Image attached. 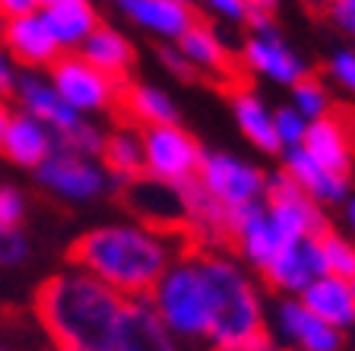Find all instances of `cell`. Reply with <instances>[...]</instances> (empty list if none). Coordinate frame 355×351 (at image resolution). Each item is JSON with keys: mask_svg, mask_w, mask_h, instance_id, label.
<instances>
[{"mask_svg": "<svg viewBox=\"0 0 355 351\" xmlns=\"http://www.w3.org/2000/svg\"><path fill=\"white\" fill-rule=\"evenodd\" d=\"M80 57L96 66L98 73L111 76L118 82H127V76L133 70V60H137V48L130 44V38L124 32L98 22L92 29V35L80 44Z\"/></svg>", "mask_w": 355, "mask_h": 351, "instance_id": "obj_25", "label": "cell"}, {"mask_svg": "<svg viewBox=\"0 0 355 351\" xmlns=\"http://www.w3.org/2000/svg\"><path fill=\"white\" fill-rule=\"evenodd\" d=\"M22 215H26V197L10 183H0V225L19 228Z\"/></svg>", "mask_w": 355, "mask_h": 351, "instance_id": "obj_36", "label": "cell"}, {"mask_svg": "<svg viewBox=\"0 0 355 351\" xmlns=\"http://www.w3.org/2000/svg\"><path fill=\"white\" fill-rule=\"evenodd\" d=\"M343 222H346L349 237H355V190L349 193V199L343 203Z\"/></svg>", "mask_w": 355, "mask_h": 351, "instance_id": "obj_43", "label": "cell"}, {"mask_svg": "<svg viewBox=\"0 0 355 351\" xmlns=\"http://www.w3.org/2000/svg\"><path fill=\"white\" fill-rule=\"evenodd\" d=\"M327 80L336 89H343L346 96L355 98V44H346V48H336V51L327 57L324 64Z\"/></svg>", "mask_w": 355, "mask_h": 351, "instance_id": "obj_33", "label": "cell"}, {"mask_svg": "<svg viewBox=\"0 0 355 351\" xmlns=\"http://www.w3.org/2000/svg\"><path fill=\"white\" fill-rule=\"evenodd\" d=\"M191 7H200L207 16L229 22V26H244V22H248L244 0H191Z\"/></svg>", "mask_w": 355, "mask_h": 351, "instance_id": "obj_35", "label": "cell"}, {"mask_svg": "<svg viewBox=\"0 0 355 351\" xmlns=\"http://www.w3.org/2000/svg\"><path fill=\"white\" fill-rule=\"evenodd\" d=\"M282 237L273 228V222L266 219L263 203L244 206L232 213V237H229V250L241 260L251 272H260L276 253L282 250Z\"/></svg>", "mask_w": 355, "mask_h": 351, "instance_id": "obj_13", "label": "cell"}, {"mask_svg": "<svg viewBox=\"0 0 355 351\" xmlns=\"http://www.w3.org/2000/svg\"><path fill=\"white\" fill-rule=\"evenodd\" d=\"M26 256H29V241H26V234H22L19 228L0 225V269L19 266Z\"/></svg>", "mask_w": 355, "mask_h": 351, "instance_id": "obj_34", "label": "cell"}, {"mask_svg": "<svg viewBox=\"0 0 355 351\" xmlns=\"http://www.w3.org/2000/svg\"><path fill=\"white\" fill-rule=\"evenodd\" d=\"M0 351H22V348H19V345H13V342H10V339H3V336H0Z\"/></svg>", "mask_w": 355, "mask_h": 351, "instance_id": "obj_46", "label": "cell"}, {"mask_svg": "<svg viewBox=\"0 0 355 351\" xmlns=\"http://www.w3.org/2000/svg\"><path fill=\"white\" fill-rule=\"evenodd\" d=\"M114 3L137 29L162 38L165 44H175L197 22L191 3H175V0H114Z\"/></svg>", "mask_w": 355, "mask_h": 351, "instance_id": "obj_21", "label": "cell"}, {"mask_svg": "<svg viewBox=\"0 0 355 351\" xmlns=\"http://www.w3.org/2000/svg\"><path fill=\"white\" fill-rule=\"evenodd\" d=\"M42 19L48 22L51 35L58 38L60 51H73L92 35L98 26V13L89 0H42Z\"/></svg>", "mask_w": 355, "mask_h": 351, "instance_id": "obj_27", "label": "cell"}, {"mask_svg": "<svg viewBox=\"0 0 355 351\" xmlns=\"http://www.w3.org/2000/svg\"><path fill=\"white\" fill-rule=\"evenodd\" d=\"M10 120H13V108H10L7 102H0V139H3V133H7Z\"/></svg>", "mask_w": 355, "mask_h": 351, "instance_id": "obj_44", "label": "cell"}, {"mask_svg": "<svg viewBox=\"0 0 355 351\" xmlns=\"http://www.w3.org/2000/svg\"><path fill=\"white\" fill-rule=\"evenodd\" d=\"M118 111L124 114L127 124L140 127V130H146V127H162V124H178V117H181L171 92H165V89L155 86V82H130V80L121 89Z\"/></svg>", "mask_w": 355, "mask_h": 351, "instance_id": "obj_23", "label": "cell"}, {"mask_svg": "<svg viewBox=\"0 0 355 351\" xmlns=\"http://www.w3.org/2000/svg\"><path fill=\"white\" fill-rule=\"evenodd\" d=\"M266 332L286 351H346V336L314 316L298 298H273Z\"/></svg>", "mask_w": 355, "mask_h": 351, "instance_id": "obj_10", "label": "cell"}, {"mask_svg": "<svg viewBox=\"0 0 355 351\" xmlns=\"http://www.w3.org/2000/svg\"><path fill=\"white\" fill-rule=\"evenodd\" d=\"M302 7H308V10H314V13H327V7H330L333 0H298Z\"/></svg>", "mask_w": 355, "mask_h": 351, "instance_id": "obj_45", "label": "cell"}, {"mask_svg": "<svg viewBox=\"0 0 355 351\" xmlns=\"http://www.w3.org/2000/svg\"><path fill=\"white\" fill-rule=\"evenodd\" d=\"M35 181L42 183L51 197H60L67 203H92L102 193L111 190V177L98 159H83V155L54 149L48 159L35 168Z\"/></svg>", "mask_w": 355, "mask_h": 351, "instance_id": "obj_11", "label": "cell"}, {"mask_svg": "<svg viewBox=\"0 0 355 351\" xmlns=\"http://www.w3.org/2000/svg\"><path fill=\"white\" fill-rule=\"evenodd\" d=\"M16 82H19V70H16V60L10 57V51L0 44V102L3 98L16 96Z\"/></svg>", "mask_w": 355, "mask_h": 351, "instance_id": "obj_39", "label": "cell"}, {"mask_svg": "<svg viewBox=\"0 0 355 351\" xmlns=\"http://www.w3.org/2000/svg\"><path fill=\"white\" fill-rule=\"evenodd\" d=\"M105 139H108V133H105L98 124H92V120L83 117L76 127H70V130L60 133V136H54V149H64V152L83 155V159H98L102 161Z\"/></svg>", "mask_w": 355, "mask_h": 351, "instance_id": "obj_31", "label": "cell"}, {"mask_svg": "<svg viewBox=\"0 0 355 351\" xmlns=\"http://www.w3.org/2000/svg\"><path fill=\"white\" fill-rule=\"evenodd\" d=\"M257 276L266 291H273V298H302L308 285H314L320 276H327L318 237L282 244V250Z\"/></svg>", "mask_w": 355, "mask_h": 351, "instance_id": "obj_12", "label": "cell"}, {"mask_svg": "<svg viewBox=\"0 0 355 351\" xmlns=\"http://www.w3.org/2000/svg\"><path fill=\"white\" fill-rule=\"evenodd\" d=\"M16 98H19V105H22V114L35 117L38 124H44L54 136L67 133L70 127H76L83 120V117L54 92L51 82L42 80L38 73H19Z\"/></svg>", "mask_w": 355, "mask_h": 351, "instance_id": "obj_22", "label": "cell"}, {"mask_svg": "<svg viewBox=\"0 0 355 351\" xmlns=\"http://www.w3.org/2000/svg\"><path fill=\"white\" fill-rule=\"evenodd\" d=\"M159 60H162V66L171 76H178V80H197V70L187 64L184 54L178 51V44H162V48H159Z\"/></svg>", "mask_w": 355, "mask_h": 351, "instance_id": "obj_38", "label": "cell"}, {"mask_svg": "<svg viewBox=\"0 0 355 351\" xmlns=\"http://www.w3.org/2000/svg\"><path fill=\"white\" fill-rule=\"evenodd\" d=\"M187 247L181 231H162L137 219L108 222L76 237L70 266L96 276L121 298H149L155 282Z\"/></svg>", "mask_w": 355, "mask_h": 351, "instance_id": "obj_1", "label": "cell"}, {"mask_svg": "<svg viewBox=\"0 0 355 351\" xmlns=\"http://www.w3.org/2000/svg\"><path fill=\"white\" fill-rule=\"evenodd\" d=\"M124 300L96 276L67 266L35 291V320L54 351H114Z\"/></svg>", "mask_w": 355, "mask_h": 351, "instance_id": "obj_2", "label": "cell"}, {"mask_svg": "<svg viewBox=\"0 0 355 351\" xmlns=\"http://www.w3.org/2000/svg\"><path fill=\"white\" fill-rule=\"evenodd\" d=\"M207 149L181 124H162L143 130V174L168 187H184L197 181L200 161Z\"/></svg>", "mask_w": 355, "mask_h": 351, "instance_id": "obj_6", "label": "cell"}, {"mask_svg": "<svg viewBox=\"0 0 355 351\" xmlns=\"http://www.w3.org/2000/svg\"><path fill=\"white\" fill-rule=\"evenodd\" d=\"M102 165L111 177V190H124L133 177L143 174V130L121 120L118 130L105 139Z\"/></svg>", "mask_w": 355, "mask_h": 351, "instance_id": "obj_28", "label": "cell"}, {"mask_svg": "<svg viewBox=\"0 0 355 351\" xmlns=\"http://www.w3.org/2000/svg\"><path fill=\"white\" fill-rule=\"evenodd\" d=\"M175 3H191V0H175Z\"/></svg>", "mask_w": 355, "mask_h": 351, "instance_id": "obj_47", "label": "cell"}, {"mask_svg": "<svg viewBox=\"0 0 355 351\" xmlns=\"http://www.w3.org/2000/svg\"><path fill=\"white\" fill-rule=\"evenodd\" d=\"M42 10V0H0V16L16 19V16H32Z\"/></svg>", "mask_w": 355, "mask_h": 351, "instance_id": "obj_41", "label": "cell"}, {"mask_svg": "<svg viewBox=\"0 0 355 351\" xmlns=\"http://www.w3.org/2000/svg\"><path fill=\"white\" fill-rule=\"evenodd\" d=\"M288 105H292L298 114L308 117L311 124L336 111V102H333L330 86H327L320 76H314V73L304 76L302 82H295V86L288 89Z\"/></svg>", "mask_w": 355, "mask_h": 351, "instance_id": "obj_29", "label": "cell"}, {"mask_svg": "<svg viewBox=\"0 0 355 351\" xmlns=\"http://www.w3.org/2000/svg\"><path fill=\"white\" fill-rule=\"evenodd\" d=\"M318 244H320V256H324L327 276L355 282V237L330 228V231H324L318 237Z\"/></svg>", "mask_w": 355, "mask_h": 351, "instance_id": "obj_30", "label": "cell"}, {"mask_svg": "<svg viewBox=\"0 0 355 351\" xmlns=\"http://www.w3.org/2000/svg\"><path fill=\"white\" fill-rule=\"evenodd\" d=\"M229 105H232V117H235L238 133L248 139V146L257 149L260 155H282L279 139H276L273 108L266 105V98L260 96L257 89L232 86Z\"/></svg>", "mask_w": 355, "mask_h": 351, "instance_id": "obj_18", "label": "cell"}, {"mask_svg": "<svg viewBox=\"0 0 355 351\" xmlns=\"http://www.w3.org/2000/svg\"><path fill=\"white\" fill-rule=\"evenodd\" d=\"M238 66L251 80L270 82V86L279 89H292L304 76H311L304 57L282 38V32L276 26L273 29L248 32V38L238 48Z\"/></svg>", "mask_w": 355, "mask_h": 351, "instance_id": "obj_8", "label": "cell"}, {"mask_svg": "<svg viewBox=\"0 0 355 351\" xmlns=\"http://www.w3.org/2000/svg\"><path fill=\"white\" fill-rule=\"evenodd\" d=\"M197 253H200L203 276H207L209 314H213L209 348L263 336L266 314H270V300H266L263 282L254 278V272L232 250H200L197 247Z\"/></svg>", "mask_w": 355, "mask_h": 351, "instance_id": "obj_3", "label": "cell"}, {"mask_svg": "<svg viewBox=\"0 0 355 351\" xmlns=\"http://www.w3.org/2000/svg\"><path fill=\"white\" fill-rule=\"evenodd\" d=\"M209 351H286V348L270 332H263V336L244 339V342H235V345H219V348H209Z\"/></svg>", "mask_w": 355, "mask_h": 351, "instance_id": "obj_40", "label": "cell"}, {"mask_svg": "<svg viewBox=\"0 0 355 351\" xmlns=\"http://www.w3.org/2000/svg\"><path fill=\"white\" fill-rule=\"evenodd\" d=\"M324 16L340 35L349 38V44H355V0H333Z\"/></svg>", "mask_w": 355, "mask_h": 351, "instance_id": "obj_37", "label": "cell"}, {"mask_svg": "<svg viewBox=\"0 0 355 351\" xmlns=\"http://www.w3.org/2000/svg\"><path fill=\"white\" fill-rule=\"evenodd\" d=\"M352 288H355V282H352Z\"/></svg>", "mask_w": 355, "mask_h": 351, "instance_id": "obj_48", "label": "cell"}, {"mask_svg": "<svg viewBox=\"0 0 355 351\" xmlns=\"http://www.w3.org/2000/svg\"><path fill=\"white\" fill-rule=\"evenodd\" d=\"M273 120H276V139H279V149H298L304 146L308 139V130H311V120L304 114H298L292 105H279L273 108Z\"/></svg>", "mask_w": 355, "mask_h": 351, "instance_id": "obj_32", "label": "cell"}, {"mask_svg": "<svg viewBox=\"0 0 355 351\" xmlns=\"http://www.w3.org/2000/svg\"><path fill=\"white\" fill-rule=\"evenodd\" d=\"M114 351H181L149 298H127L114 336Z\"/></svg>", "mask_w": 355, "mask_h": 351, "instance_id": "obj_16", "label": "cell"}, {"mask_svg": "<svg viewBox=\"0 0 355 351\" xmlns=\"http://www.w3.org/2000/svg\"><path fill=\"white\" fill-rule=\"evenodd\" d=\"M48 82L80 117L118 111L121 89H124V82L98 73L96 66L86 64L80 54H60L48 66Z\"/></svg>", "mask_w": 355, "mask_h": 351, "instance_id": "obj_7", "label": "cell"}, {"mask_svg": "<svg viewBox=\"0 0 355 351\" xmlns=\"http://www.w3.org/2000/svg\"><path fill=\"white\" fill-rule=\"evenodd\" d=\"M51 152H54V133L44 124H38L35 117L13 111V120H10L7 133L0 139V155L10 159L13 165H19V168H38Z\"/></svg>", "mask_w": 355, "mask_h": 351, "instance_id": "obj_26", "label": "cell"}, {"mask_svg": "<svg viewBox=\"0 0 355 351\" xmlns=\"http://www.w3.org/2000/svg\"><path fill=\"white\" fill-rule=\"evenodd\" d=\"M263 209H266V219L273 222V228L279 231V237L286 244L304 241V237H320L324 231H330L327 209H320L308 193L298 190L282 171H270Z\"/></svg>", "mask_w": 355, "mask_h": 351, "instance_id": "obj_9", "label": "cell"}, {"mask_svg": "<svg viewBox=\"0 0 355 351\" xmlns=\"http://www.w3.org/2000/svg\"><path fill=\"white\" fill-rule=\"evenodd\" d=\"M0 44H3L10 51V57L22 66H51L54 60L64 54L58 38H54L51 29H48V22L42 19V13L7 19L3 35H0Z\"/></svg>", "mask_w": 355, "mask_h": 351, "instance_id": "obj_19", "label": "cell"}, {"mask_svg": "<svg viewBox=\"0 0 355 351\" xmlns=\"http://www.w3.org/2000/svg\"><path fill=\"white\" fill-rule=\"evenodd\" d=\"M298 300L314 316H320L327 326L340 330L343 336L355 330V288L346 278L320 276L314 285H308V291Z\"/></svg>", "mask_w": 355, "mask_h": 351, "instance_id": "obj_24", "label": "cell"}, {"mask_svg": "<svg viewBox=\"0 0 355 351\" xmlns=\"http://www.w3.org/2000/svg\"><path fill=\"white\" fill-rule=\"evenodd\" d=\"M149 300L168 326V332L178 339V345H207L209 348L213 314H209V288L197 247H187L165 269V276L149 291Z\"/></svg>", "mask_w": 355, "mask_h": 351, "instance_id": "obj_4", "label": "cell"}, {"mask_svg": "<svg viewBox=\"0 0 355 351\" xmlns=\"http://www.w3.org/2000/svg\"><path fill=\"white\" fill-rule=\"evenodd\" d=\"M279 3H282V0H244L248 13H266V16H276Z\"/></svg>", "mask_w": 355, "mask_h": 351, "instance_id": "obj_42", "label": "cell"}, {"mask_svg": "<svg viewBox=\"0 0 355 351\" xmlns=\"http://www.w3.org/2000/svg\"><path fill=\"white\" fill-rule=\"evenodd\" d=\"M124 199L137 213V222L153 228H162V231H181L184 234V203H181V187H168L162 181H153V177L140 174L127 183Z\"/></svg>", "mask_w": 355, "mask_h": 351, "instance_id": "obj_15", "label": "cell"}, {"mask_svg": "<svg viewBox=\"0 0 355 351\" xmlns=\"http://www.w3.org/2000/svg\"><path fill=\"white\" fill-rule=\"evenodd\" d=\"M266 181H270V171L225 149H207L197 171V183L229 213L263 203Z\"/></svg>", "mask_w": 355, "mask_h": 351, "instance_id": "obj_5", "label": "cell"}, {"mask_svg": "<svg viewBox=\"0 0 355 351\" xmlns=\"http://www.w3.org/2000/svg\"><path fill=\"white\" fill-rule=\"evenodd\" d=\"M279 159H282V165H279L282 174L295 183L302 193H308L320 209L343 206L349 199V193H352V177H343V174H336V171L324 168L304 146L286 149Z\"/></svg>", "mask_w": 355, "mask_h": 351, "instance_id": "obj_14", "label": "cell"}, {"mask_svg": "<svg viewBox=\"0 0 355 351\" xmlns=\"http://www.w3.org/2000/svg\"><path fill=\"white\" fill-rule=\"evenodd\" d=\"M304 149H308L314 159L324 165V168L336 171L343 177H352L355 171V120L343 111H333V114L314 120L304 139Z\"/></svg>", "mask_w": 355, "mask_h": 351, "instance_id": "obj_17", "label": "cell"}, {"mask_svg": "<svg viewBox=\"0 0 355 351\" xmlns=\"http://www.w3.org/2000/svg\"><path fill=\"white\" fill-rule=\"evenodd\" d=\"M175 44H178V51L187 57V64L197 70V76H216L222 82H232L238 57H232L229 42L219 35L216 26L197 19Z\"/></svg>", "mask_w": 355, "mask_h": 351, "instance_id": "obj_20", "label": "cell"}]
</instances>
